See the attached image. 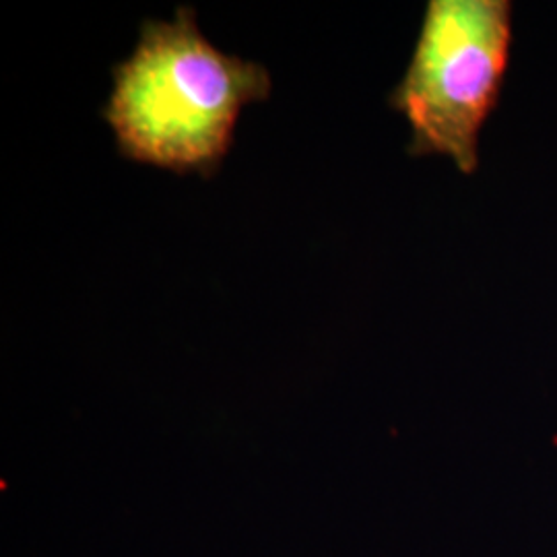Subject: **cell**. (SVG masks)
<instances>
[{
    "mask_svg": "<svg viewBox=\"0 0 557 557\" xmlns=\"http://www.w3.org/2000/svg\"><path fill=\"white\" fill-rule=\"evenodd\" d=\"M103 108L126 160L211 178L234 145L239 114L269 100L271 75L230 57L200 34L197 13L145 21L133 54L112 71Z\"/></svg>",
    "mask_w": 557,
    "mask_h": 557,
    "instance_id": "6da1fadb",
    "label": "cell"
},
{
    "mask_svg": "<svg viewBox=\"0 0 557 557\" xmlns=\"http://www.w3.org/2000/svg\"><path fill=\"white\" fill-rule=\"evenodd\" d=\"M512 48L508 0H430L405 77L388 103L411 126L409 156L478 172L479 135L498 106Z\"/></svg>",
    "mask_w": 557,
    "mask_h": 557,
    "instance_id": "7a4b0ae2",
    "label": "cell"
}]
</instances>
